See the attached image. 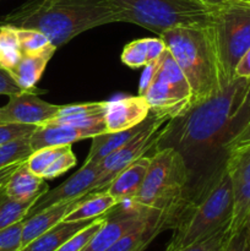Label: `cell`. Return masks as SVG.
I'll use <instances>...</instances> for the list:
<instances>
[{"instance_id": "obj_1", "label": "cell", "mask_w": 250, "mask_h": 251, "mask_svg": "<svg viewBox=\"0 0 250 251\" xmlns=\"http://www.w3.org/2000/svg\"><path fill=\"white\" fill-rule=\"evenodd\" d=\"M250 117V77H235L215 95L168 120L153 151L174 149L185 159L193 181L220 163L225 145Z\"/></svg>"}, {"instance_id": "obj_2", "label": "cell", "mask_w": 250, "mask_h": 251, "mask_svg": "<svg viewBox=\"0 0 250 251\" xmlns=\"http://www.w3.org/2000/svg\"><path fill=\"white\" fill-rule=\"evenodd\" d=\"M233 186L225 158L191 183L173 223L167 251H178L228 227L233 213Z\"/></svg>"}, {"instance_id": "obj_3", "label": "cell", "mask_w": 250, "mask_h": 251, "mask_svg": "<svg viewBox=\"0 0 250 251\" xmlns=\"http://www.w3.org/2000/svg\"><path fill=\"white\" fill-rule=\"evenodd\" d=\"M114 22H120V15L108 0H27L0 16V26L42 32L56 49L88 29Z\"/></svg>"}, {"instance_id": "obj_4", "label": "cell", "mask_w": 250, "mask_h": 251, "mask_svg": "<svg viewBox=\"0 0 250 251\" xmlns=\"http://www.w3.org/2000/svg\"><path fill=\"white\" fill-rule=\"evenodd\" d=\"M159 37L190 85L191 104L215 95L230 82L223 73L212 25L174 27Z\"/></svg>"}, {"instance_id": "obj_5", "label": "cell", "mask_w": 250, "mask_h": 251, "mask_svg": "<svg viewBox=\"0 0 250 251\" xmlns=\"http://www.w3.org/2000/svg\"><path fill=\"white\" fill-rule=\"evenodd\" d=\"M193 183V173L184 157L174 149L153 152L149 171L134 203L145 208L168 213L169 229H173L174 218Z\"/></svg>"}, {"instance_id": "obj_6", "label": "cell", "mask_w": 250, "mask_h": 251, "mask_svg": "<svg viewBox=\"0 0 250 251\" xmlns=\"http://www.w3.org/2000/svg\"><path fill=\"white\" fill-rule=\"evenodd\" d=\"M120 22L134 24L161 36L174 27L211 26L213 9L201 0H108Z\"/></svg>"}, {"instance_id": "obj_7", "label": "cell", "mask_w": 250, "mask_h": 251, "mask_svg": "<svg viewBox=\"0 0 250 251\" xmlns=\"http://www.w3.org/2000/svg\"><path fill=\"white\" fill-rule=\"evenodd\" d=\"M139 95L147 100L150 112L167 120L179 117L190 108V85L167 47L156 60L145 66Z\"/></svg>"}, {"instance_id": "obj_8", "label": "cell", "mask_w": 250, "mask_h": 251, "mask_svg": "<svg viewBox=\"0 0 250 251\" xmlns=\"http://www.w3.org/2000/svg\"><path fill=\"white\" fill-rule=\"evenodd\" d=\"M212 27L223 73L228 81H232L237 64L250 48V4L225 2L216 6Z\"/></svg>"}, {"instance_id": "obj_9", "label": "cell", "mask_w": 250, "mask_h": 251, "mask_svg": "<svg viewBox=\"0 0 250 251\" xmlns=\"http://www.w3.org/2000/svg\"><path fill=\"white\" fill-rule=\"evenodd\" d=\"M168 120L166 118L157 117L156 114L150 112L147 125L127 144L123 145L120 149L105 157L98 167H100V176L93 185L92 193L105 191V188L110 181L115 178L119 172L126 168L136 159L141 158L149 151L153 150L158 140L159 131Z\"/></svg>"}, {"instance_id": "obj_10", "label": "cell", "mask_w": 250, "mask_h": 251, "mask_svg": "<svg viewBox=\"0 0 250 251\" xmlns=\"http://www.w3.org/2000/svg\"><path fill=\"white\" fill-rule=\"evenodd\" d=\"M225 168L233 186L234 203L229 230L230 234H234L244 227L250 212V144L228 151Z\"/></svg>"}, {"instance_id": "obj_11", "label": "cell", "mask_w": 250, "mask_h": 251, "mask_svg": "<svg viewBox=\"0 0 250 251\" xmlns=\"http://www.w3.org/2000/svg\"><path fill=\"white\" fill-rule=\"evenodd\" d=\"M151 208H145L132 201H124L105 213V221L83 251H107L135 226L149 216Z\"/></svg>"}, {"instance_id": "obj_12", "label": "cell", "mask_w": 250, "mask_h": 251, "mask_svg": "<svg viewBox=\"0 0 250 251\" xmlns=\"http://www.w3.org/2000/svg\"><path fill=\"white\" fill-rule=\"evenodd\" d=\"M60 105L51 104L38 97V91L10 96L9 102L0 108V124L42 125L56 115Z\"/></svg>"}, {"instance_id": "obj_13", "label": "cell", "mask_w": 250, "mask_h": 251, "mask_svg": "<svg viewBox=\"0 0 250 251\" xmlns=\"http://www.w3.org/2000/svg\"><path fill=\"white\" fill-rule=\"evenodd\" d=\"M98 176H100L98 164L97 166L96 164H83L75 174L66 179L63 184L39 196L34 205L29 208L26 218L31 217L55 203L75 200L81 196L87 195V194H95L92 193V189Z\"/></svg>"}, {"instance_id": "obj_14", "label": "cell", "mask_w": 250, "mask_h": 251, "mask_svg": "<svg viewBox=\"0 0 250 251\" xmlns=\"http://www.w3.org/2000/svg\"><path fill=\"white\" fill-rule=\"evenodd\" d=\"M150 114L144 96H126L105 102L104 124L107 132H117L141 124Z\"/></svg>"}, {"instance_id": "obj_15", "label": "cell", "mask_w": 250, "mask_h": 251, "mask_svg": "<svg viewBox=\"0 0 250 251\" xmlns=\"http://www.w3.org/2000/svg\"><path fill=\"white\" fill-rule=\"evenodd\" d=\"M107 132L104 125L91 127H75L69 125H38L32 135L29 142L33 151L49 146H66L74 142L85 139H92L93 136Z\"/></svg>"}, {"instance_id": "obj_16", "label": "cell", "mask_w": 250, "mask_h": 251, "mask_svg": "<svg viewBox=\"0 0 250 251\" xmlns=\"http://www.w3.org/2000/svg\"><path fill=\"white\" fill-rule=\"evenodd\" d=\"M88 195H91V194L81 196V198L75 199V200L55 203V205L49 206V207L41 211V212L31 216V217L25 218L24 225H22L21 249L26 247L27 244H29L32 240L38 238L39 235H42L47 230H49L54 226L58 225L59 222L64 221L66 215H69Z\"/></svg>"}, {"instance_id": "obj_17", "label": "cell", "mask_w": 250, "mask_h": 251, "mask_svg": "<svg viewBox=\"0 0 250 251\" xmlns=\"http://www.w3.org/2000/svg\"><path fill=\"white\" fill-rule=\"evenodd\" d=\"M104 108L105 102H86L60 105V109L55 117L44 124L69 125L75 127L104 125Z\"/></svg>"}, {"instance_id": "obj_18", "label": "cell", "mask_w": 250, "mask_h": 251, "mask_svg": "<svg viewBox=\"0 0 250 251\" xmlns=\"http://www.w3.org/2000/svg\"><path fill=\"white\" fill-rule=\"evenodd\" d=\"M150 162L151 157L144 156L136 159L134 163L127 166L115 176V178L105 188V191L109 193L119 203L132 200L144 183L145 176L149 171Z\"/></svg>"}, {"instance_id": "obj_19", "label": "cell", "mask_w": 250, "mask_h": 251, "mask_svg": "<svg viewBox=\"0 0 250 251\" xmlns=\"http://www.w3.org/2000/svg\"><path fill=\"white\" fill-rule=\"evenodd\" d=\"M2 190L10 199L26 202V201L36 200L43 195L49 190V186L42 176H36L29 171L25 161L10 176L2 186Z\"/></svg>"}, {"instance_id": "obj_20", "label": "cell", "mask_w": 250, "mask_h": 251, "mask_svg": "<svg viewBox=\"0 0 250 251\" xmlns=\"http://www.w3.org/2000/svg\"><path fill=\"white\" fill-rule=\"evenodd\" d=\"M55 50V47L50 46L38 54H22V58L20 59L17 65L12 70H10V73L12 74L15 80L25 92L37 91L36 85L41 80L47 64L54 55Z\"/></svg>"}, {"instance_id": "obj_21", "label": "cell", "mask_w": 250, "mask_h": 251, "mask_svg": "<svg viewBox=\"0 0 250 251\" xmlns=\"http://www.w3.org/2000/svg\"><path fill=\"white\" fill-rule=\"evenodd\" d=\"M147 122H149V117L141 124L130 127V129L117 132H104V134L93 136L92 145H91V149L83 164H96V166L100 164L105 157L117 151L123 145L127 144L131 139H134L146 126Z\"/></svg>"}, {"instance_id": "obj_22", "label": "cell", "mask_w": 250, "mask_h": 251, "mask_svg": "<svg viewBox=\"0 0 250 251\" xmlns=\"http://www.w3.org/2000/svg\"><path fill=\"white\" fill-rule=\"evenodd\" d=\"M93 221L95 218L93 220L73 221V222L61 221L53 228L32 240L26 247L20 249V251H56L66 240L70 239L81 229L87 227Z\"/></svg>"}, {"instance_id": "obj_23", "label": "cell", "mask_w": 250, "mask_h": 251, "mask_svg": "<svg viewBox=\"0 0 250 251\" xmlns=\"http://www.w3.org/2000/svg\"><path fill=\"white\" fill-rule=\"evenodd\" d=\"M166 49L163 39L141 38L132 41L124 47L122 51V61L131 69L145 68L156 60Z\"/></svg>"}, {"instance_id": "obj_24", "label": "cell", "mask_w": 250, "mask_h": 251, "mask_svg": "<svg viewBox=\"0 0 250 251\" xmlns=\"http://www.w3.org/2000/svg\"><path fill=\"white\" fill-rule=\"evenodd\" d=\"M118 203L119 202L107 191L91 194L87 198L83 199L82 202L78 203L69 215H66L64 221L73 222V221L93 220V218L105 215Z\"/></svg>"}, {"instance_id": "obj_25", "label": "cell", "mask_w": 250, "mask_h": 251, "mask_svg": "<svg viewBox=\"0 0 250 251\" xmlns=\"http://www.w3.org/2000/svg\"><path fill=\"white\" fill-rule=\"evenodd\" d=\"M22 58L19 36L14 27L0 26V66L12 70Z\"/></svg>"}, {"instance_id": "obj_26", "label": "cell", "mask_w": 250, "mask_h": 251, "mask_svg": "<svg viewBox=\"0 0 250 251\" xmlns=\"http://www.w3.org/2000/svg\"><path fill=\"white\" fill-rule=\"evenodd\" d=\"M37 199L26 201V202L16 201L14 199H10L4 193L2 188L0 189V230L24 221L29 208L34 205Z\"/></svg>"}, {"instance_id": "obj_27", "label": "cell", "mask_w": 250, "mask_h": 251, "mask_svg": "<svg viewBox=\"0 0 250 251\" xmlns=\"http://www.w3.org/2000/svg\"><path fill=\"white\" fill-rule=\"evenodd\" d=\"M32 152L33 150L29 142V136L0 145V169L14 163L26 161L31 156Z\"/></svg>"}, {"instance_id": "obj_28", "label": "cell", "mask_w": 250, "mask_h": 251, "mask_svg": "<svg viewBox=\"0 0 250 251\" xmlns=\"http://www.w3.org/2000/svg\"><path fill=\"white\" fill-rule=\"evenodd\" d=\"M68 146H70V145H66V146H49L33 151L31 156L27 158V167H28L32 173L42 176L44 171L68 149Z\"/></svg>"}, {"instance_id": "obj_29", "label": "cell", "mask_w": 250, "mask_h": 251, "mask_svg": "<svg viewBox=\"0 0 250 251\" xmlns=\"http://www.w3.org/2000/svg\"><path fill=\"white\" fill-rule=\"evenodd\" d=\"M104 221L105 215L95 218V221H93L92 223H90L87 227L81 229L80 232H77L75 235H73L70 239L66 240V242L56 251H83V249L88 245V243H90L91 240H92V238L95 237L96 233L100 229V227L103 226Z\"/></svg>"}, {"instance_id": "obj_30", "label": "cell", "mask_w": 250, "mask_h": 251, "mask_svg": "<svg viewBox=\"0 0 250 251\" xmlns=\"http://www.w3.org/2000/svg\"><path fill=\"white\" fill-rule=\"evenodd\" d=\"M17 32L21 47L22 54H38L41 51L46 50L53 44L48 39L46 34L34 29H24L15 28Z\"/></svg>"}, {"instance_id": "obj_31", "label": "cell", "mask_w": 250, "mask_h": 251, "mask_svg": "<svg viewBox=\"0 0 250 251\" xmlns=\"http://www.w3.org/2000/svg\"><path fill=\"white\" fill-rule=\"evenodd\" d=\"M230 238L229 226L222 228L210 237L188 245L178 251H225Z\"/></svg>"}, {"instance_id": "obj_32", "label": "cell", "mask_w": 250, "mask_h": 251, "mask_svg": "<svg viewBox=\"0 0 250 251\" xmlns=\"http://www.w3.org/2000/svg\"><path fill=\"white\" fill-rule=\"evenodd\" d=\"M76 164V157L74 154L73 149H71V145L68 146V149L48 167V168L44 171V173L42 174V178L44 180H48V179H54L56 176H63L64 173L69 171V169L73 168Z\"/></svg>"}, {"instance_id": "obj_33", "label": "cell", "mask_w": 250, "mask_h": 251, "mask_svg": "<svg viewBox=\"0 0 250 251\" xmlns=\"http://www.w3.org/2000/svg\"><path fill=\"white\" fill-rule=\"evenodd\" d=\"M22 225H24V221L0 230V251H20Z\"/></svg>"}, {"instance_id": "obj_34", "label": "cell", "mask_w": 250, "mask_h": 251, "mask_svg": "<svg viewBox=\"0 0 250 251\" xmlns=\"http://www.w3.org/2000/svg\"><path fill=\"white\" fill-rule=\"evenodd\" d=\"M36 127L37 125L10 124V123L0 124V145L7 144L21 137L31 136Z\"/></svg>"}, {"instance_id": "obj_35", "label": "cell", "mask_w": 250, "mask_h": 251, "mask_svg": "<svg viewBox=\"0 0 250 251\" xmlns=\"http://www.w3.org/2000/svg\"><path fill=\"white\" fill-rule=\"evenodd\" d=\"M25 92L19 86L17 81L6 69L0 66V96H15Z\"/></svg>"}, {"instance_id": "obj_36", "label": "cell", "mask_w": 250, "mask_h": 251, "mask_svg": "<svg viewBox=\"0 0 250 251\" xmlns=\"http://www.w3.org/2000/svg\"><path fill=\"white\" fill-rule=\"evenodd\" d=\"M225 251H250V233L244 227L230 234Z\"/></svg>"}, {"instance_id": "obj_37", "label": "cell", "mask_w": 250, "mask_h": 251, "mask_svg": "<svg viewBox=\"0 0 250 251\" xmlns=\"http://www.w3.org/2000/svg\"><path fill=\"white\" fill-rule=\"evenodd\" d=\"M247 144H250V117L248 118L247 122L242 125V127L238 130L237 134L228 141V144L225 145V153H227L230 150L237 149V147L243 146V145Z\"/></svg>"}, {"instance_id": "obj_38", "label": "cell", "mask_w": 250, "mask_h": 251, "mask_svg": "<svg viewBox=\"0 0 250 251\" xmlns=\"http://www.w3.org/2000/svg\"><path fill=\"white\" fill-rule=\"evenodd\" d=\"M235 77H250V48L248 49L237 64Z\"/></svg>"}, {"instance_id": "obj_39", "label": "cell", "mask_w": 250, "mask_h": 251, "mask_svg": "<svg viewBox=\"0 0 250 251\" xmlns=\"http://www.w3.org/2000/svg\"><path fill=\"white\" fill-rule=\"evenodd\" d=\"M26 161H27V159H26ZM24 162L14 163V164H11V166H7V167H5V168L0 169V189L4 186V184L6 183L7 179L10 178V176H11V174L14 173V172L16 171V169L19 168V167L21 166V163H24Z\"/></svg>"}, {"instance_id": "obj_40", "label": "cell", "mask_w": 250, "mask_h": 251, "mask_svg": "<svg viewBox=\"0 0 250 251\" xmlns=\"http://www.w3.org/2000/svg\"><path fill=\"white\" fill-rule=\"evenodd\" d=\"M201 1L207 5V6L212 7V9L225 4V2H248V4H250V0H201Z\"/></svg>"}, {"instance_id": "obj_41", "label": "cell", "mask_w": 250, "mask_h": 251, "mask_svg": "<svg viewBox=\"0 0 250 251\" xmlns=\"http://www.w3.org/2000/svg\"><path fill=\"white\" fill-rule=\"evenodd\" d=\"M244 228H245V229L248 230V232L250 233V212H249V215H248L247 220H245V223H244Z\"/></svg>"}]
</instances>
